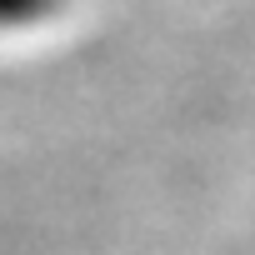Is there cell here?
I'll use <instances>...</instances> for the list:
<instances>
[{"instance_id": "6da1fadb", "label": "cell", "mask_w": 255, "mask_h": 255, "mask_svg": "<svg viewBox=\"0 0 255 255\" xmlns=\"http://www.w3.org/2000/svg\"><path fill=\"white\" fill-rule=\"evenodd\" d=\"M65 10V0H0V35H30Z\"/></svg>"}]
</instances>
